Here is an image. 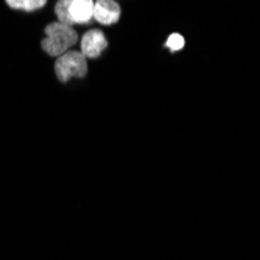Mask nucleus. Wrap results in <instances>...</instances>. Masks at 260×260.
I'll return each mask as SVG.
<instances>
[{
	"mask_svg": "<svg viewBox=\"0 0 260 260\" xmlns=\"http://www.w3.org/2000/svg\"><path fill=\"white\" fill-rule=\"evenodd\" d=\"M47 2L45 0H8L7 5L13 10H20V11H36L42 8Z\"/></svg>",
	"mask_w": 260,
	"mask_h": 260,
	"instance_id": "6",
	"label": "nucleus"
},
{
	"mask_svg": "<svg viewBox=\"0 0 260 260\" xmlns=\"http://www.w3.org/2000/svg\"><path fill=\"white\" fill-rule=\"evenodd\" d=\"M58 22L66 25H86L93 19L92 0H62L55 7Z\"/></svg>",
	"mask_w": 260,
	"mask_h": 260,
	"instance_id": "2",
	"label": "nucleus"
},
{
	"mask_svg": "<svg viewBox=\"0 0 260 260\" xmlns=\"http://www.w3.org/2000/svg\"><path fill=\"white\" fill-rule=\"evenodd\" d=\"M45 39H42V50L50 56H62L78 42V33L72 27L61 22H53L45 27Z\"/></svg>",
	"mask_w": 260,
	"mask_h": 260,
	"instance_id": "1",
	"label": "nucleus"
},
{
	"mask_svg": "<svg viewBox=\"0 0 260 260\" xmlns=\"http://www.w3.org/2000/svg\"><path fill=\"white\" fill-rule=\"evenodd\" d=\"M165 47L172 52V53H176V52H181L184 47H185V39L182 35L179 33H172L167 41H165Z\"/></svg>",
	"mask_w": 260,
	"mask_h": 260,
	"instance_id": "7",
	"label": "nucleus"
},
{
	"mask_svg": "<svg viewBox=\"0 0 260 260\" xmlns=\"http://www.w3.org/2000/svg\"><path fill=\"white\" fill-rule=\"evenodd\" d=\"M55 74L61 83L87 75V59L81 52H67L55 62Z\"/></svg>",
	"mask_w": 260,
	"mask_h": 260,
	"instance_id": "3",
	"label": "nucleus"
},
{
	"mask_svg": "<svg viewBox=\"0 0 260 260\" xmlns=\"http://www.w3.org/2000/svg\"><path fill=\"white\" fill-rule=\"evenodd\" d=\"M108 49V39L102 30H89L81 39V53L84 58L95 59Z\"/></svg>",
	"mask_w": 260,
	"mask_h": 260,
	"instance_id": "4",
	"label": "nucleus"
},
{
	"mask_svg": "<svg viewBox=\"0 0 260 260\" xmlns=\"http://www.w3.org/2000/svg\"><path fill=\"white\" fill-rule=\"evenodd\" d=\"M120 5L112 0H99L93 4V19L102 25H112L120 19Z\"/></svg>",
	"mask_w": 260,
	"mask_h": 260,
	"instance_id": "5",
	"label": "nucleus"
}]
</instances>
